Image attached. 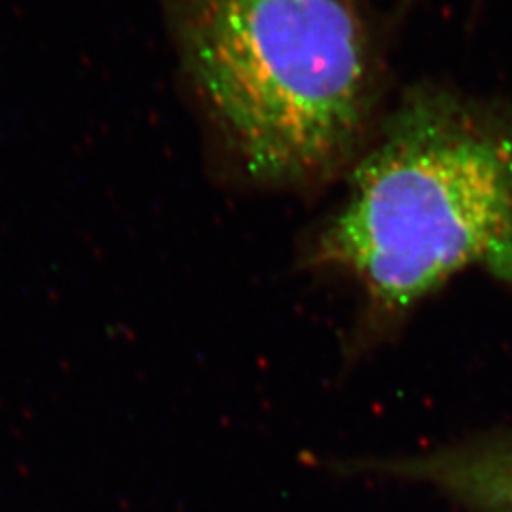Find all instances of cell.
<instances>
[{
    "label": "cell",
    "mask_w": 512,
    "mask_h": 512,
    "mask_svg": "<svg viewBox=\"0 0 512 512\" xmlns=\"http://www.w3.org/2000/svg\"><path fill=\"white\" fill-rule=\"evenodd\" d=\"M304 262L363 291L349 353L389 338L454 275L512 289V107L421 82L385 112Z\"/></svg>",
    "instance_id": "cell-1"
},
{
    "label": "cell",
    "mask_w": 512,
    "mask_h": 512,
    "mask_svg": "<svg viewBox=\"0 0 512 512\" xmlns=\"http://www.w3.org/2000/svg\"><path fill=\"white\" fill-rule=\"evenodd\" d=\"M213 131L253 183L311 190L357 164L382 120L365 0H162Z\"/></svg>",
    "instance_id": "cell-2"
},
{
    "label": "cell",
    "mask_w": 512,
    "mask_h": 512,
    "mask_svg": "<svg viewBox=\"0 0 512 512\" xmlns=\"http://www.w3.org/2000/svg\"><path fill=\"white\" fill-rule=\"evenodd\" d=\"M355 473L429 486L471 512H512V429L420 454L361 461Z\"/></svg>",
    "instance_id": "cell-3"
},
{
    "label": "cell",
    "mask_w": 512,
    "mask_h": 512,
    "mask_svg": "<svg viewBox=\"0 0 512 512\" xmlns=\"http://www.w3.org/2000/svg\"><path fill=\"white\" fill-rule=\"evenodd\" d=\"M412 2H414V0H401V2H399V4H401V10H406V6L412 4Z\"/></svg>",
    "instance_id": "cell-4"
}]
</instances>
